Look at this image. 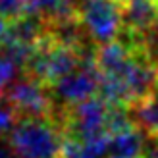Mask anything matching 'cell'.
<instances>
[{
    "mask_svg": "<svg viewBox=\"0 0 158 158\" xmlns=\"http://www.w3.org/2000/svg\"><path fill=\"white\" fill-rule=\"evenodd\" d=\"M100 93L112 106L129 108L158 87V64L143 46L129 41L100 44L94 50Z\"/></svg>",
    "mask_w": 158,
    "mask_h": 158,
    "instance_id": "6da1fadb",
    "label": "cell"
},
{
    "mask_svg": "<svg viewBox=\"0 0 158 158\" xmlns=\"http://www.w3.org/2000/svg\"><path fill=\"white\" fill-rule=\"evenodd\" d=\"M64 139L58 118H19L8 133L15 158H60Z\"/></svg>",
    "mask_w": 158,
    "mask_h": 158,
    "instance_id": "7a4b0ae2",
    "label": "cell"
},
{
    "mask_svg": "<svg viewBox=\"0 0 158 158\" xmlns=\"http://www.w3.org/2000/svg\"><path fill=\"white\" fill-rule=\"evenodd\" d=\"M91 56H94V52H91L89 48L79 50V48H73V46L62 44L48 33L31 56L27 64V75L35 77L50 87L58 79L66 77L73 69H77Z\"/></svg>",
    "mask_w": 158,
    "mask_h": 158,
    "instance_id": "3957f363",
    "label": "cell"
},
{
    "mask_svg": "<svg viewBox=\"0 0 158 158\" xmlns=\"http://www.w3.org/2000/svg\"><path fill=\"white\" fill-rule=\"evenodd\" d=\"M77 21L83 33L94 43H114L123 29V2L122 0H81L77 4Z\"/></svg>",
    "mask_w": 158,
    "mask_h": 158,
    "instance_id": "277c9868",
    "label": "cell"
},
{
    "mask_svg": "<svg viewBox=\"0 0 158 158\" xmlns=\"http://www.w3.org/2000/svg\"><path fill=\"white\" fill-rule=\"evenodd\" d=\"M4 98L18 118H58L50 87L31 75H23L8 85Z\"/></svg>",
    "mask_w": 158,
    "mask_h": 158,
    "instance_id": "5b68a950",
    "label": "cell"
},
{
    "mask_svg": "<svg viewBox=\"0 0 158 158\" xmlns=\"http://www.w3.org/2000/svg\"><path fill=\"white\" fill-rule=\"evenodd\" d=\"M50 91L56 104H60L58 114L62 110H68L89 98L98 97L100 77L97 72V66H94V56L87 58L77 69H73L72 73H68L66 77H62L54 85H50Z\"/></svg>",
    "mask_w": 158,
    "mask_h": 158,
    "instance_id": "8992f818",
    "label": "cell"
},
{
    "mask_svg": "<svg viewBox=\"0 0 158 158\" xmlns=\"http://www.w3.org/2000/svg\"><path fill=\"white\" fill-rule=\"evenodd\" d=\"M156 19L158 0H125L123 2V29L131 44L143 46Z\"/></svg>",
    "mask_w": 158,
    "mask_h": 158,
    "instance_id": "52a82bcc",
    "label": "cell"
},
{
    "mask_svg": "<svg viewBox=\"0 0 158 158\" xmlns=\"http://www.w3.org/2000/svg\"><path fill=\"white\" fill-rule=\"evenodd\" d=\"M129 120L148 139H158V87L127 108Z\"/></svg>",
    "mask_w": 158,
    "mask_h": 158,
    "instance_id": "ba28073f",
    "label": "cell"
},
{
    "mask_svg": "<svg viewBox=\"0 0 158 158\" xmlns=\"http://www.w3.org/2000/svg\"><path fill=\"white\" fill-rule=\"evenodd\" d=\"M143 148H145L143 133L131 123L127 127L112 133L106 158H141Z\"/></svg>",
    "mask_w": 158,
    "mask_h": 158,
    "instance_id": "9c48e42d",
    "label": "cell"
},
{
    "mask_svg": "<svg viewBox=\"0 0 158 158\" xmlns=\"http://www.w3.org/2000/svg\"><path fill=\"white\" fill-rule=\"evenodd\" d=\"M110 137H97V139H64V148H62L60 158H106Z\"/></svg>",
    "mask_w": 158,
    "mask_h": 158,
    "instance_id": "30bf717a",
    "label": "cell"
},
{
    "mask_svg": "<svg viewBox=\"0 0 158 158\" xmlns=\"http://www.w3.org/2000/svg\"><path fill=\"white\" fill-rule=\"evenodd\" d=\"M18 64L8 56V54H4L2 50H0V91L4 89V87H8L10 83L15 81V73H18Z\"/></svg>",
    "mask_w": 158,
    "mask_h": 158,
    "instance_id": "8fae6325",
    "label": "cell"
},
{
    "mask_svg": "<svg viewBox=\"0 0 158 158\" xmlns=\"http://www.w3.org/2000/svg\"><path fill=\"white\" fill-rule=\"evenodd\" d=\"M143 46H145V50L151 54V58L158 64V19H156V23H154L151 35L145 39V44H143Z\"/></svg>",
    "mask_w": 158,
    "mask_h": 158,
    "instance_id": "7c38bea8",
    "label": "cell"
},
{
    "mask_svg": "<svg viewBox=\"0 0 158 158\" xmlns=\"http://www.w3.org/2000/svg\"><path fill=\"white\" fill-rule=\"evenodd\" d=\"M141 158H158V139L145 141V148H143V156Z\"/></svg>",
    "mask_w": 158,
    "mask_h": 158,
    "instance_id": "4fadbf2b",
    "label": "cell"
},
{
    "mask_svg": "<svg viewBox=\"0 0 158 158\" xmlns=\"http://www.w3.org/2000/svg\"><path fill=\"white\" fill-rule=\"evenodd\" d=\"M0 158H15L8 139H4V137H0Z\"/></svg>",
    "mask_w": 158,
    "mask_h": 158,
    "instance_id": "5bb4252c",
    "label": "cell"
},
{
    "mask_svg": "<svg viewBox=\"0 0 158 158\" xmlns=\"http://www.w3.org/2000/svg\"><path fill=\"white\" fill-rule=\"evenodd\" d=\"M8 27H10V23L6 21V18H2V15H0V46H2V43L6 41V35H8Z\"/></svg>",
    "mask_w": 158,
    "mask_h": 158,
    "instance_id": "9a60e30c",
    "label": "cell"
},
{
    "mask_svg": "<svg viewBox=\"0 0 158 158\" xmlns=\"http://www.w3.org/2000/svg\"><path fill=\"white\" fill-rule=\"evenodd\" d=\"M4 104H6V98L2 97V94H0V110H2V108H4Z\"/></svg>",
    "mask_w": 158,
    "mask_h": 158,
    "instance_id": "2e32d148",
    "label": "cell"
},
{
    "mask_svg": "<svg viewBox=\"0 0 158 158\" xmlns=\"http://www.w3.org/2000/svg\"><path fill=\"white\" fill-rule=\"evenodd\" d=\"M122 2H125V0H122Z\"/></svg>",
    "mask_w": 158,
    "mask_h": 158,
    "instance_id": "e0dca14e",
    "label": "cell"
}]
</instances>
